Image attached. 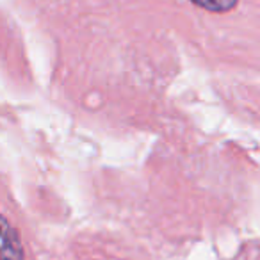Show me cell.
<instances>
[{"label": "cell", "instance_id": "1", "mask_svg": "<svg viewBox=\"0 0 260 260\" xmlns=\"http://www.w3.org/2000/svg\"><path fill=\"white\" fill-rule=\"evenodd\" d=\"M23 251L20 244L18 234L13 230L4 219V232H2V260H22Z\"/></svg>", "mask_w": 260, "mask_h": 260}, {"label": "cell", "instance_id": "2", "mask_svg": "<svg viewBox=\"0 0 260 260\" xmlns=\"http://www.w3.org/2000/svg\"><path fill=\"white\" fill-rule=\"evenodd\" d=\"M192 4L212 13H226L237 6L239 0H191Z\"/></svg>", "mask_w": 260, "mask_h": 260}]
</instances>
